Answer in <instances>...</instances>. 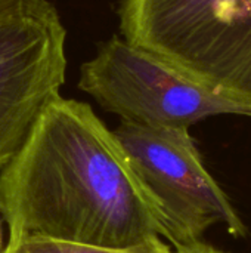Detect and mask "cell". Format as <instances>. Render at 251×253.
Wrapping results in <instances>:
<instances>
[{
    "instance_id": "cell-1",
    "label": "cell",
    "mask_w": 251,
    "mask_h": 253,
    "mask_svg": "<svg viewBox=\"0 0 251 253\" xmlns=\"http://www.w3.org/2000/svg\"><path fill=\"white\" fill-rule=\"evenodd\" d=\"M9 240L41 237L117 251L169 245L163 216L114 130L92 107L53 99L0 169Z\"/></svg>"
},
{
    "instance_id": "cell-2",
    "label": "cell",
    "mask_w": 251,
    "mask_h": 253,
    "mask_svg": "<svg viewBox=\"0 0 251 253\" xmlns=\"http://www.w3.org/2000/svg\"><path fill=\"white\" fill-rule=\"evenodd\" d=\"M123 39L251 108V0H121Z\"/></svg>"
},
{
    "instance_id": "cell-3",
    "label": "cell",
    "mask_w": 251,
    "mask_h": 253,
    "mask_svg": "<svg viewBox=\"0 0 251 253\" xmlns=\"http://www.w3.org/2000/svg\"><path fill=\"white\" fill-rule=\"evenodd\" d=\"M78 87L133 125L188 127L213 116L251 117V108L195 83L155 55L112 36L81 64Z\"/></svg>"
},
{
    "instance_id": "cell-4",
    "label": "cell",
    "mask_w": 251,
    "mask_h": 253,
    "mask_svg": "<svg viewBox=\"0 0 251 253\" xmlns=\"http://www.w3.org/2000/svg\"><path fill=\"white\" fill-rule=\"evenodd\" d=\"M114 133L163 216L169 245L176 249L198 242L217 224L234 237L247 236V227L206 169L188 127L120 122Z\"/></svg>"
},
{
    "instance_id": "cell-5",
    "label": "cell",
    "mask_w": 251,
    "mask_h": 253,
    "mask_svg": "<svg viewBox=\"0 0 251 253\" xmlns=\"http://www.w3.org/2000/svg\"><path fill=\"white\" fill-rule=\"evenodd\" d=\"M67 30L50 0H0V169L65 83Z\"/></svg>"
},
{
    "instance_id": "cell-6",
    "label": "cell",
    "mask_w": 251,
    "mask_h": 253,
    "mask_svg": "<svg viewBox=\"0 0 251 253\" xmlns=\"http://www.w3.org/2000/svg\"><path fill=\"white\" fill-rule=\"evenodd\" d=\"M0 253H175V251L170 245L149 251H117L41 237H21L7 240V245L0 249Z\"/></svg>"
},
{
    "instance_id": "cell-7",
    "label": "cell",
    "mask_w": 251,
    "mask_h": 253,
    "mask_svg": "<svg viewBox=\"0 0 251 253\" xmlns=\"http://www.w3.org/2000/svg\"><path fill=\"white\" fill-rule=\"evenodd\" d=\"M175 253H228L223 252V251H219L210 245H206L203 243L201 240L198 242H194V243H189V245H183V246H179L175 249Z\"/></svg>"
},
{
    "instance_id": "cell-8",
    "label": "cell",
    "mask_w": 251,
    "mask_h": 253,
    "mask_svg": "<svg viewBox=\"0 0 251 253\" xmlns=\"http://www.w3.org/2000/svg\"><path fill=\"white\" fill-rule=\"evenodd\" d=\"M0 248H1V231H0Z\"/></svg>"
}]
</instances>
